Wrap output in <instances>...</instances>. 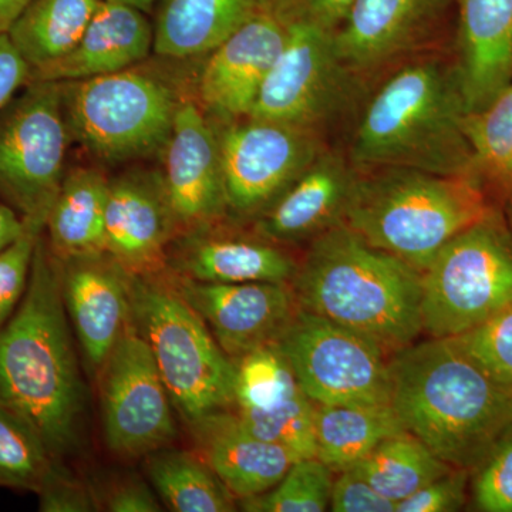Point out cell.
I'll list each match as a JSON object with an SVG mask.
<instances>
[{"mask_svg": "<svg viewBox=\"0 0 512 512\" xmlns=\"http://www.w3.org/2000/svg\"><path fill=\"white\" fill-rule=\"evenodd\" d=\"M64 308L62 265L45 232L25 295L0 328V404L37 431L63 460L82 441L84 386Z\"/></svg>", "mask_w": 512, "mask_h": 512, "instance_id": "cell-1", "label": "cell"}, {"mask_svg": "<svg viewBox=\"0 0 512 512\" xmlns=\"http://www.w3.org/2000/svg\"><path fill=\"white\" fill-rule=\"evenodd\" d=\"M390 406L404 430L444 463L473 473L512 427V384L500 382L451 339L390 356Z\"/></svg>", "mask_w": 512, "mask_h": 512, "instance_id": "cell-2", "label": "cell"}, {"mask_svg": "<svg viewBox=\"0 0 512 512\" xmlns=\"http://www.w3.org/2000/svg\"><path fill=\"white\" fill-rule=\"evenodd\" d=\"M382 79L357 121L348 150L352 163L477 177L456 63L431 52Z\"/></svg>", "mask_w": 512, "mask_h": 512, "instance_id": "cell-3", "label": "cell"}, {"mask_svg": "<svg viewBox=\"0 0 512 512\" xmlns=\"http://www.w3.org/2000/svg\"><path fill=\"white\" fill-rule=\"evenodd\" d=\"M291 286L303 311L359 333L389 356L423 333L421 272L345 224L309 242Z\"/></svg>", "mask_w": 512, "mask_h": 512, "instance_id": "cell-4", "label": "cell"}, {"mask_svg": "<svg viewBox=\"0 0 512 512\" xmlns=\"http://www.w3.org/2000/svg\"><path fill=\"white\" fill-rule=\"evenodd\" d=\"M357 170L343 224L420 272L450 239L493 215L474 175L402 167Z\"/></svg>", "mask_w": 512, "mask_h": 512, "instance_id": "cell-5", "label": "cell"}, {"mask_svg": "<svg viewBox=\"0 0 512 512\" xmlns=\"http://www.w3.org/2000/svg\"><path fill=\"white\" fill-rule=\"evenodd\" d=\"M130 320L150 346L175 409L185 423L234 404L235 363L170 272L131 275Z\"/></svg>", "mask_w": 512, "mask_h": 512, "instance_id": "cell-6", "label": "cell"}, {"mask_svg": "<svg viewBox=\"0 0 512 512\" xmlns=\"http://www.w3.org/2000/svg\"><path fill=\"white\" fill-rule=\"evenodd\" d=\"M70 137L107 164L161 153L185 94L144 67L62 83Z\"/></svg>", "mask_w": 512, "mask_h": 512, "instance_id": "cell-7", "label": "cell"}, {"mask_svg": "<svg viewBox=\"0 0 512 512\" xmlns=\"http://www.w3.org/2000/svg\"><path fill=\"white\" fill-rule=\"evenodd\" d=\"M512 302V239L493 215L464 229L421 272V326L456 338Z\"/></svg>", "mask_w": 512, "mask_h": 512, "instance_id": "cell-8", "label": "cell"}, {"mask_svg": "<svg viewBox=\"0 0 512 512\" xmlns=\"http://www.w3.org/2000/svg\"><path fill=\"white\" fill-rule=\"evenodd\" d=\"M0 116V197L45 225L64 175L70 137L62 83L36 82Z\"/></svg>", "mask_w": 512, "mask_h": 512, "instance_id": "cell-9", "label": "cell"}, {"mask_svg": "<svg viewBox=\"0 0 512 512\" xmlns=\"http://www.w3.org/2000/svg\"><path fill=\"white\" fill-rule=\"evenodd\" d=\"M288 23V40L249 117L325 134L352 109L365 84L340 57L335 32L308 23Z\"/></svg>", "mask_w": 512, "mask_h": 512, "instance_id": "cell-10", "label": "cell"}, {"mask_svg": "<svg viewBox=\"0 0 512 512\" xmlns=\"http://www.w3.org/2000/svg\"><path fill=\"white\" fill-rule=\"evenodd\" d=\"M315 404H390V356L372 340L299 308L276 342Z\"/></svg>", "mask_w": 512, "mask_h": 512, "instance_id": "cell-11", "label": "cell"}, {"mask_svg": "<svg viewBox=\"0 0 512 512\" xmlns=\"http://www.w3.org/2000/svg\"><path fill=\"white\" fill-rule=\"evenodd\" d=\"M229 218L254 221L328 147L325 134L282 121H214Z\"/></svg>", "mask_w": 512, "mask_h": 512, "instance_id": "cell-12", "label": "cell"}, {"mask_svg": "<svg viewBox=\"0 0 512 512\" xmlns=\"http://www.w3.org/2000/svg\"><path fill=\"white\" fill-rule=\"evenodd\" d=\"M100 370L101 417L111 453L138 458L170 446L177 436L174 403L131 320Z\"/></svg>", "mask_w": 512, "mask_h": 512, "instance_id": "cell-13", "label": "cell"}, {"mask_svg": "<svg viewBox=\"0 0 512 512\" xmlns=\"http://www.w3.org/2000/svg\"><path fill=\"white\" fill-rule=\"evenodd\" d=\"M456 0H353L335 30L340 57L363 84L436 52Z\"/></svg>", "mask_w": 512, "mask_h": 512, "instance_id": "cell-14", "label": "cell"}, {"mask_svg": "<svg viewBox=\"0 0 512 512\" xmlns=\"http://www.w3.org/2000/svg\"><path fill=\"white\" fill-rule=\"evenodd\" d=\"M161 154V177L177 237L231 220L217 126L194 94L181 100Z\"/></svg>", "mask_w": 512, "mask_h": 512, "instance_id": "cell-15", "label": "cell"}, {"mask_svg": "<svg viewBox=\"0 0 512 512\" xmlns=\"http://www.w3.org/2000/svg\"><path fill=\"white\" fill-rule=\"evenodd\" d=\"M288 35V20L271 3L205 55L194 97L212 120L251 116Z\"/></svg>", "mask_w": 512, "mask_h": 512, "instance_id": "cell-16", "label": "cell"}, {"mask_svg": "<svg viewBox=\"0 0 512 512\" xmlns=\"http://www.w3.org/2000/svg\"><path fill=\"white\" fill-rule=\"evenodd\" d=\"M170 275L232 362L275 345L299 311L292 286L285 282L211 284Z\"/></svg>", "mask_w": 512, "mask_h": 512, "instance_id": "cell-17", "label": "cell"}, {"mask_svg": "<svg viewBox=\"0 0 512 512\" xmlns=\"http://www.w3.org/2000/svg\"><path fill=\"white\" fill-rule=\"evenodd\" d=\"M161 173L128 171L110 180L106 210V254L137 276L168 271L177 238Z\"/></svg>", "mask_w": 512, "mask_h": 512, "instance_id": "cell-18", "label": "cell"}, {"mask_svg": "<svg viewBox=\"0 0 512 512\" xmlns=\"http://www.w3.org/2000/svg\"><path fill=\"white\" fill-rule=\"evenodd\" d=\"M298 265L285 245L254 229L252 234L232 231L225 222L180 235L168 252V272L211 284H291Z\"/></svg>", "mask_w": 512, "mask_h": 512, "instance_id": "cell-19", "label": "cell"}, {"mask_svg": "<svg viewBox=\"0 0 512 512\" xmlns=\"http://www.w3.org/2000/svg\"><path fill=\"white\" fill-rule=\"evenodd\" d=\"M357 173L348 153L326 147L252 229L285 247L311 242L343 224Z\"/></svg>", "mask_w": 512, "mask_h": 512, "instance_id": "cell-20", "label": "cell"}, {"mask_svg": "<svg viewBox=\"0 0 512 512\" xmlns=\"http://www.w3.org/2000/svg\"><path fill=\"white\" fill-rule=\"evenodd\" d=\"M60 265L67 316L87 363L100 369L130 323L131 275L106 252Z\"/></svg>", "mask_w": 512, "mask_h": 512, "instance_id": "cell-21", "label": "cell"}, {"mask_svg": "<svg viewBox=\"0 0 512 512\" xmlns=\"http://www.w3.org/2000/svg\"><path fill=\"white\" fill-rule=\"evenodd\" d=\"M153 46L154 26L144 10L101 0L76 46L62 59L30 70L29 83L77 82L121 72L147 59Z\"/></svg>", "mask_w": 512, "mask_h": 512, "instance_id": "cell-22", "label": "cell"}, {"mask_svg": "<svg viewBox=\"0 0 512 512\" xmlns=\"http://www.w3.org/2000/svg\"><path fill=\"white\" fill-rule=\"evenodd\" d=\"M187 424L195 453L238 500L265 493L296 463L285 448L252 433L237 413L221 410Z\"/></svg>", "mask_w": 512, "mask_h": 512, "instance_id": "cell-23", "label": "cell"}, {"mask_svg": "<svg viewBox=\"0 0 512 512\" xmlns=\"http://www.w3.org/2000/svg\"><path fill=\"white\" fill-rule=\"evenodd\" d=\"M456 69L467 113L512 83V0H456Z\"/></svg>", "mask_w": 512, "mask_h": 512, "instance_id": "cell-24", "label": "cell"}, {"mask_svg": "<svg viewBox=\"0 0 512 512\" xmlns=\"http://www.w3.org/2000/svg\"><path fill=\"white\" fill-rule=\"evenodd\" d=\"M154 52L167 59L205 56L272 0H160Z\"/></svg>", "mask_w": 512, "mask_h": 512, "instance_id": "cell-25", "label": "cell"}, {"mask_svg": "<svg viewBox=\"0 0 512 512\" xmlns=\"http://www.w3.org/2000/svg\"><path fill=\"white\" fill-rule=\"evenodd\" d=\"M110 180L99 168L66 171L46 221V241L60 261L106 252Z\"/></svg>", "mask_w": 512, "mask_h": 512, "instance_id": "cell-26", "label": "cell"}, {"mask_svg": "<svg viewBox=\"0 0 512 512\" xmlns=\"http://www.w3.org/2000/svg\"><path fill=\"white\" fill-rule=\"evenodd\" d=\"M403 430L390 404H316V458L339 473Z\"/></svg>", "mask_w": 512, "mask_h": 512, "instance_id": "cell-27", "label": "cell"}, {"mask_svg": "<svg viewBox=\"0 0 512 512\" xmlns=\"http://www.w3.org/2000/svg\"><path fill=\"white\" fill-rule=\"evenodd\" d=\"M101 0H32L12 23L10 42L39 69L66 56L89 26Z\"/></svg>", "mask_w": 512, "mask_h": 512, "instance_id": "cell-28", "label": "cell"}, {"mask_svg": "<svg viewBox=\"0 0 512 512\" xmlns=\"http://www.w3.org/2000/svg\"><path fill=\"white\" fill-rule=\"evenodd\" d=\"M151 487L174 512H232L235 495L195 451L163 447L146 456Z\"/></svg>", "mask_w": 512, "mask_h": 512, "instance_id": "cell-29", "label": "cell"}, {"mask_svg": "<svg viewBox=\"0 0 512 512\" xmlns=\"http://www.w3.org/2000/svg\"><path fill=\"white\" fill-rule=\"evenodd\" d=\"M352 468L384 497L399 504L454 467L444 463L412 433L403 430L387 437Z\"/></svg>", "mask_w": 512, "mask_h": 512, "instance_id": "cell-30", "label": "cell"}, {"mask_svg": "<svg viewBox=\"0 0 512 512\" xmlns=\"http://www.w3.org/2000/svg\"><path fill=\"white\" fill-rule=\"evenodd\" d=\"M60 463L28 421L0 404V487L37 494Z\"/></svg>", "mask_w": 512, "mask_h": 512, "instance_id": "cell-31", "label": "cell"}, {"mask_svg": "<svg viewBox=\"0 0 512 512\" xmlns=\"http://www.w3.org/2000/svg\"><path fill=\"white\" fill-rule=\"evenodd\" d=\"M464 133L477 177L507 187L512 168V83L483 110L466 114Z\"/></svg>", "mask_w": 512, "mask_h": 512, "instance_id": "cell-32", "label": "cell"}, {"mask_svg": "<svg viewBox=\"0 0 512 512\" xmlns=\"http://www.w3.org/2000/svg\"><path fill=\"white\" fill-rule=\"evenodd\" d=\"M235 413L252 433L285 448L295 461L316 457V404L301 386L268 409Z\"/></svg>", "mask_w": 512, "mask_h": 512, "instance_id": "cell-33", "label": "cell"}, {"mask_svg": "<svg viewBox=\"0 0 512 512\" xmlns=\"http://www.w3.org/2000/svg\"><path fill=\"white\" fill-rule=\"evenodd\" d=\"M333 471L319 458H303L265 493L239 500L248 512H323L329 510Z\"/></svg>", "mask_w": 512, "mask_h": 512, "instance_id": "cell-34", "label": "cell"}, {"mask_svg": "<svg viewBox=\"0 0 512 512\" xmlns=\"http://www.w3.org/2000/svg\"><path fill=\"white\" fill-rule=\"evenodd\" d=\"M234 363L237 412L268 409L299 387L291 365L276 343L256 349Z\"/></svg>", "mask_w": 512, "mask_h": 512, "instance_id": "cell-35", "label": "cell"}, {"mask_svg": "<svg viewBox=\"0 0 512 512\" xmlns=\"http://www.w3.org/2000/svg\"><path fill=\"white\" fill-rule=\"evenodd\" d=\"M448 339L488 375L512 384V302L476 328Z\"/></svg>", "mask_w": 512, "mask_h": 512, "instance_id": "cell-36", "label": "cell"}, {"mask_svg": "<svg viewBox=\"0 0 512 512\" xmlns=\"http://www.w3.org/2000/svg\"><path fill=\"white\" fill-rule=\"evenodd\" d=\"M25 228L8 247L0 249V328L15 313L32 271L37 241L45 232V225L23 220Z\"/></svg>", "mask_w": 512, "mask_h": 512, "instance_id": "cell-37", "label": "cell"}, {"mask_svg": "<svg viewBox=\"0 0 512 512\" xmlns=\"http://www.w3.org/2000/svg\"><path fill=\"white\" fill-rule=\"evenodd\" d=\"M473 481L474 503L480 511L512 512V427L478 464Z\"/></svg>", "mask_w": 512, "mask_h": 512, "instance_id": "cell-38", "label": "cell"}, {"mask_svg": "<svg viewBox=\"0 0 512 512\" xmlns=\"http://www.w3.org/2000/svg\"><path fill=\"white\" fill-rule=\"evenodd\" d=\"M470 471L453 468L397 504L396 512H450L466 503Z\"/></svg>", "mask_w": 512, "mask_h": 512, "instance_id": "cell-39", "label": "cell"}, {"mask_svg": "<svg viewBox=\"0 0 512 512\" xmlns=\"http://www.w3.org/2000/svg\"><path fill=\"white\" fill-rule=\"evenodd\" d=\"M39 511L92 512L99 510L96 495L90 484L77 480L60 463L55 473L43 484L39 493Z\"/></svg>", "mask_w": 512, "mask_h": 512, "instance_id": "cell-40", "label": "cell"}, {"mask_svg": "<svg viewBox=\"0 0 512 512\" xmlns=\"http://www.w3.org/2000/svg\"><path fill=\"white\" fill-rule=\"evenodd\" d=\"M333 512H396L397 504L384 497L353 468L339 471L330 495Z\"/></svg>", "mask_w": 512, "mask_h": 512, "instance_id": "cell-41", "label": "cell"}, {"mask_svg": "<svg viewBox=\"0 0 512 512\" xmlns=\"http://www.w3.org/2000/svg\"><path fill=\"white\" fill-rule=\"evenodd\" d=\"M97 507L110 512H160L163 511L156 491L137 476L113 478L103 490L93 488ZM99 508V510H100Z\"/></svg>", "mask_w": 512, "mask_h": 512, "instance_id": "cell-42", "label": "cell"}, {"mask_svg": "<svg viewBox=\"0 0 512 512\" xmlns=\"http://www.w3.org/2000/svg\"><path fill=\"white\" fill-rule=\"evenodd\" d=\"M288 22L308 23L335 32L348 15L353 0H272Z\"/></svg>", "mask_w": 512, "mask_h": 512, "instance_id": "cell-43", "label": "cell"}, {"mask_svg": "<svg viewBox=\"0 0 512 512\" xmlns=\"http://www.w3.org/2000/svg\"><path fill=\"white\" fill-rule=\"evenodd\" d=\"M29 64L10 42L8 33L0 35V110L12 100L20 87L29 83Z\"/></svg>", "mask_w": 512, "mask_h": 512, "instance_id": "cell-44", "label": "cell"}, {"mask_svg": "<svg viewBox=\"0 0 512 512\" xmlns=\"http://www.w3.org/2000/svg\"><path fill=\"white\" fill-rule=\"evenodd\" d=\"M25 222L22 217L9 207L8 204H0V249L8 247L10 242L22 234Z\"/></svg>", "mask_w": 512, "mask_h": 512, "instance_id": "cell-45", "label": "cell"}, {"mask_svg": "<svg viewBox=\"0 0 512 512\" xmlns=\"http://www.w3.org/2000/svg\"><path fill=\"white\" fill-rule=\"evenodd\" d=\"M32 0H0V35L8 32L12 23Z\"/></svg>", "mask_w": 512, "mask_h": 512, "instance_id": "cell-46", "label": "cell"}, {"mask_svg": "<svg viewBox=\"0 0 512 512\" xmlns=\"http://www.w3.org/2000/svg\"><path fill=\"white\" fill-rule=\"evenodd\" d=\"M113 2L126 3V5L148 12V10H151L156 5L157 0H113Z\"/></svg>", "mask_w": 512, "mask_h": 512, "instance_id": "cell-47", "label": "cell"}, {"mask_svg": "<svg viewBox=\"0 0 512 512\" xmlns=\"http://www.w3.org/2000/svg\"><path fill=\"white\" fill-rule=\"evenodd\" d=\"M507 187H512V168H511L510 177H508Z\"/></svg>", "mask_w": 512, "mask_h": 512, "instance_id": "cell-48", "label": "cell"}]
</instances>
